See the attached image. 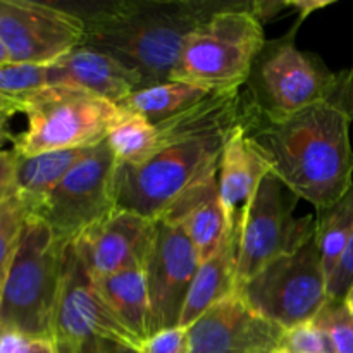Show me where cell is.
Listing matches in <instances>:
<instances>
[{
  "label": "cell",
  "mask_w": 353,
  "mask_h": 353,
  "mask_svg": "<svg viewBox=\"0 0 353 353\" xmlns=\"http://www.w3.org/2000/svg\"><path fill=\"white\" fill-rule=\"evenodd\" d=\"M352 121L347 110L330 102L265 117L243 99L241 123L248 138L285 188L317 212L333 207L353 185Z\"/></svg>",
  "instance_id": "6da1fadb"
},
{
  "label": "cell",
  "mask_w": 353,
  "mask_h": 353,
  "mask_svg": "<svg viewBox=\"0 0 353 353\" xmlns=\"http://www.w3.org/2000/svg\"><path fill=\"white\" fill-rule=\"evenodd\" d=\"M223 2L123 0L83 16L81 45L99 48L141 79V88L171 81L183 45Z\"/></svg>",
  "instance_id": "7a4b0ae2"
},
{
  "label": "cell",
  "mask_w": 353,
  "mask_h": 353,
  "mask_svg": "<svg viewBox=\"0 0 353 353\" xmlns=\"http://www.w3.org/2000/svg\"><path fill=\"white\" fill-rule=\"evenodd\" d=\"M264 24L247 2H223L183 45L171 81L233 92L247 85L265 47Z\"/></svg>",
  "instance_id": "3957f363"
},
{
  "label": "cell",
  "mask_w": 353,
  "mask_h": 353,
  "mask_svg": "<svg viewBox=\"0 0 353 353\" xmlns=\"http://www.w3.org/2000/svg\"><path fill=\"white\" fill-rule=\"evenodd\" d=\"M295 31L265 43L245 85V103L261 116L283 117L330 102L353 117V68L330 71L317 55L296 48Z\"/></svg>",
  "instance_id": "277c9868"
},
{
  "label": "cell",
  "mask_w": 353,
  "mask_h": 353,
  "mask_svg": "<svg viewBox=\"0 0 353 353\" xmlns=\"http://www.w3.org/2000/svg\"><path fill=\"white\" fill-rule=\"evenodd\" d=\"M65 245L40 216L26 217L0 296V330L52 338Z\"/></svg>",
  "instance_id": "5b68a950"
},
{
  "label": "cell",
  "mask_w": 353,
  "mask_h": 353,
  "mask_svg": "<svg viewBox=\"0 0 353 353\" xmlns=\"http://www.w3.org/2000/svg\"><path fill=\"white\" fill-rule=\"evenodd\" d=\"M17 103L28 119L26 131L14 138L19 155L99 145L121 116L116 103L64 85H47Z\"/></svg>",
  "instance_id": "8992f818"
},
{
  "label": "cell",
  "mask_w": 353,
  "mask_h": 353,
  "mask_svg": "<svg viewBox=\"0 0 353 353\" xmlns=\"http://www.w3.org/2000/svg\"><path fill=\"white\" fill-rule=\"evenodd\" d=\"M226 133L172 143L138 165L117 164L114 205L157 221L190 185L219 168Z\"/></svg>",
  "instance_id": "52a82bcc"
},
{
  "label": "cell",
  "mask_w": 353,
  "mask_h": 353,
  "mask_svg": "<svg viewBox=\"0 0 353 353\" xmlns=\"http://www.w3.org/2000/svg\"><path fill=\"white\" fill-rule=\"evenodd\" d=\"M236 293L255 312L285 331L316 319L330 302L317 230L305 243L236 288Z\"/></svg>",
  "instance_id": "ba28073f"
},
{
  "label": "cell",
  "mask_w": 353,
  "mask_h": 353,
  "mask_svg": "<svg viewBox=\"0 0 353 353\" xmlns=\"http://www.w3.org/2000/svg\"><path fill=\"white\" fill-rule=\"evenodd\" d=\"M52 338L59 353H99L103 341L143 348L112 312L72 243L64 247Z\"/></svg>",
  "instance_id": "9c48e42d"
},
{
  "label": "cell",
  "mask_w": 353,
  "mask_h": 353,
  "mask_svg": "<svg viewBox=\"0 0 353 353\" xmlns=\"http://www.w3.org/2000/svg\"><path fill=\"white\" fill-rule=\"evenodd\" d=\"M272 172L265 174L240 216L236 288L265 265L305 243L317 230L312 216L293 217L292 193Z\"/></svg>",
  "instance_id": "30bf717a"
},
{
  "label": "cell",
  "mask_w": 353,
  "mask_h": 353,
  "mask_svg": "<svg viewBox=\"0 0 353 353\" xmlns=\"http://www.w3.org/2000/svg\"><path fill=\"white\" fill-rule=\"evenodd\" d=\"M116 157L103 140L72 165L34 214L52 228L59 240L71 243L83 231L116 209Z\"/></svg>",
  "instance_id": "8fae6325"
},
{
  "label": "cell",
  "mask_w": 353,
  "mask_h": 353,
  "mask_svg": "<svg viewBox=\"0 0 353 353\" xmlns=\"http://www.w3.org/2000/svg\"><path fill=\"white\" fill-rule=\"evenodd\" d=\"M85 21L54 3L0 0V41L12 62L48 65L79 47Z\"/></svg>",
  "instance_id": "7c38bea8"
},
{
  "label": "cell",
  "mask_w": 353,
  "mask_h": 353,
  "mask_svg": "<svg viewBox=\"0 0 353 353\" xmlns=\"http://www.w3.org/2000/svg\"><path fill=\"white\" fill-rule=\"evenodd\" d=\"M199 265V252L185 231L162 219L155 221L154 247L145 265L155 333L179 326Z\"/></svg>",
  "instance_id": "4fadbf2b"
},
{
  "label": "cell",
  "mask_w": 353,
  "mask_h": 353,
  "mask_svg": "<svg viewBox=\"0 0 353 353\" xmlns=\"http://www.w3.org/2000/svg\"><path fill=\"white\" fill-rule=\"evenodd\" d=\"M155 240V221L114 209L72 240L76 254L93 279L143 269Z\"/></svg>",
  "instance_id": "5bb4252c"
},
{
  "label": "cell",
  "mask_w": 353,
  "mask_h": 353,
  "mask_svg": "<svg viewBox=\"0 0 353 353\" xmlns=\"http://www.w3.org/2000/svg\"><path fill=\"white\" fill-rule=\"evenodd\" d=\"M188 333L190 353H278L285 330L234 292L203 312Z\"/></svg>",
  "instance_id": "9a60e30c"
},
{
  "label": "cell",
  "mask_w": 353,
  "mask_h": 353,
  "mask_svg": "<svg viewBox=\"0 0 353 353\" xmlns=\"http://www.w3.org/2000/svg\"><path fill=\"white\" fill-rule=\"evenodd\" d=\"M47 85L85 90L119 107L141 88V79L112 55L79 45L47 65Z\"/></svg>",
  "instance_id": "2e32d148"
},
{
  "label": "cell",
  "mask_w": 353,
  "mask_h": 353,
  "mask_svg": "<svg viewBox=\"0 0 353 353\" xmlns=\"http://www.w3.org/2000/svg\"><path fill=\"white\" fill-rule=\"evenodd\" d=\"M217 174L219 168L205 172L159 217L185 231L199 252L200 262H205L219 250L230 228L221 203Z\"/></svg>",
  "instance_id": "e0dca14e"
},
{
  "label": "cell",
  "mask_w": 353,
  "mask_h": 353,
  "mask_svg": "<svg viewBox=\"0 0 353 353\" xmlns=\"http://www.w3.org/2000/svg\"><path fill=\"white\" fill-rule=\"evenodd\" d=\"M269 172L271 169L268 162L248 138L243 123L231 128L224 141L217 174L221 203L228 223L241 216V210L254 195L257 185Z\"/></svg>",
  "instance_id": "ac0fdd59"
},
{
  "label": "cell",
  "mask_w": 353,
  "mask_h": 353,
  "mask_svg": "<svg viewBox=\"0 0 353 353\" xmlns=\"http://www.w3.org/2000/svg\"><path fill=\"white\" fill-rule=\"evenodd\" d=\"M238 245H240V217L230 223L219 250L205 262H200L186 296L179 326L190 327L210 307L236 292Z\"/></svg>",
  "instance_id": "d6986e66"
},
{
  "label": "cell",
  "mask_w": 353,
  "mask_h": 353,
  "mask_svg": "<svg viewBox=\"0 0 353 353\" xmlns=\"http://www.w3.org/2000/svg\"><path fill=\"white\" fill-rule=\"evenodd\" d=\"M93 281L117 319L141 345L155 334L143 269H131Z\"/></svg>",
  "instance_id": "ffe728a7"
},
{
  "label": "cell",
  "mask_w": 353,
  "mask_h": 353,
  "mask_svg": "<svg viewBox=\"0 0 353 353\" xmlns=\"http://www.w3.org/2000/svg\"><path fill=\"white\" fill-rule=\"evenodd\" d=\"M90 148L92 147L43 152L34 155L16 154V195L26 203L31 214L38 212L61 179L71 171L79 159L88 154Z\"/></svg>",
  "instance_id": "44dd1931"
},
{
  "label": "cell",
  "mask_w": 353,
  "mask_h": 353,
  "mask_svg": "<svg viewBox=\"0 0 353 353\" xmlns=\"http://www.w3.org/2000/svg\"><path fill=\"white\" fill-rule=\"evenodd\" d=\"M209 93L214 92L183 81H168L137 90L119 107L128 112L147 117L152 124H157L188 109Z\"/></svg>",
  "instance_id": "7402d4cb"
},
{
  "label": "cell",
  "mask_w": 353,
  "mask_h": 353,
  "mask_svg": "<svg viewBox=\"0 0 353 353\" xmlns=\"http://www.w3.org/2000/svg\"><path fill=\"white\" fill-rule=\"evenodd\" d=\"M121 109V107H119ZM119 165H138L161 150L157 130L147 117L121 109L105 138Z\"/></svg>",
  "instance_id": "603a6c76"
},
{
  "label": "cell",
  "mask_w": 353,
  "mask_h": 353,
  "mask_svg": "<svg viewBox=\"0 0 353 353\" xmlns=\"http://www.w3.org/2000/svg\"><path fill=\"white\" fill-rule=\"evenodd\" d=\"M316 223L317 243L323 255L324 271L330 279L353 234V185L333 207L317 212Z\"/></svg>",
  "instance_id": "cb8c5ba5"
},
{
  "label": "cell",
  "mask_w": 353,
  "mask_h": 353,
  "mask_svg": "<svg viewBox=\"0 0 353 353\" xmlns=\"http://www.w3.org/2000/svg\"><path fill=\"white\" fill-rule=\"evenodd\" d=\"M30 214L26 203L17 195L0 203V296L14 254L17 250L24 221Z\"/></svg>",
  "instance_id": "d4e9b609"
},
{
  "label": "cell",
  "mask_w": 353,
  "mask_h": 353,
  "mask_svg": "<svg viewBox=\"0 0 353 353\" xmlns=\"http://www.w3.org/2000/svg\"><path fill=\"white\" fill-rule=\"evenodd\" d=\"M43 86H47V65L0 62V95L6 99L19 102Z\"/></svg>",
  "instance_id": "484cf974"
},
{
  "label": "cell",
  "mask_w": 353,
  "mask_h": 353,
  "mask_svg": "<svg viewBox=\"0 0 353 353\" xmlns=\"http://www.w3.org/2000/svg\"><path fill=\"white\" fill-rule=\"evenodd\" d=\"M278 353H338L333 338L314 321L285 331Z\"/></svg>",
  "instance_id": "4316f807"
},
{
  "label": "cell",
  "mask_w": 353,
  "mask_h": 353,
  "mask_svg": "<svg viewBox=\"0 0 353 353\" xmlns=\"http://www.w3.org/2000/svg\"><path fill=\"white\" fill-rule=\"evenodd\" d=\"M314 323L330 333L338 353H353V310L345 302H327Z\"/></svg>",
  "instance_id": "83f0119b"
},
{
  "label": "cell",
  "mask_w": 353,
  "mask_h": 353,
  "mask_svg": "<svg viewBox=\"0 0 353 353\" xmlns=\"http://www.w3.org/2000/svg\"><path fill=\"white\" fill-rule=\"evenodd\" d=\"M353 286V234L338 261L336 269L327 279V299L330 302H343Z\"/></svg>",
  "instance_id": "f1b7e54d"
},
{
  "label": "cell",
  "mask_w": 353,
  "mask_h": 353,
  "mask_svg": "<svg viewBox=\"0 0 353 353\" xmlns=\"http://www.w3.org/2000/svg\"><path fill=\"white\" fill-rule=\"evenodd\" d=\"M141 353H190L188 327H168L152 334L143 343Z\"/></svg>",
  "instance_id": "f546056e"
},
{
  "label": "cell",
  "mask_w": 353,
  "mask_h": 353,
  "mask_svg": "<svg viewBox=\"0 0 353 353\" xmlns=\"http://www.w3.org/2000/svg\"><path fill=\"white\" fill-rule=\"evenodd\" d=\"M16 161L14 150H0V203L16 196Z\"/></svg>",
  "instance_id": "4dcf8cb0"
},
{
  "label": "cell",
  "mask_w": 353,
  "mask_h": 353,
  "mask_svg": "<svg viewBox=\"0 0 353 353\" xmlns=\"http://www.w3.org/2000/svg\"><path fill=\"white\" fill-rule=\"evenodd\" d=\"M31 338L19 331L0 330V353H30Z\"/></svg>",
  "instance_id": "1f68e13d"
},
{
  "label": "cell",
  "mask_w": 353,
  "mask_h": 353,
  "mask_svg": "<svg viewBox=\"0 0 353 353\" xmlns=\"http://www.w3.org/2000/svg\"><path fill=\"white\" fill-rule=\"evenodd\" d=\"M286 3V9H293L296 10V14H299V23L300 21L305 19L309 14H312L314 10H319V9H324V7H327L330 3H333L330 0H288Z\"/></svg>",
  "instance_id": "d6a6232c"
},
{
  "label": "cell",
  "mask_w": 353,
  "mask_h": 353,
  "mask_svg": "<svg viewBox=\"0 0 353 353\" xmlns=\"http://www.w3.org/2000/svg\"><path fill=\"white\" fill-rule=\"evenodd\" d=\"M30 353H59L54 338H31Z\"/></svg>",
  "instance_id": "836d02e7"
},
{
  "label": "cell",
  "mask_w": 353,
  "mask_h": 353,
  "mask_svg": "<svg viewBox=\"0 0 353 353\" xmlns=\"http://www.w3.org/2000/svg\"><path fill=\"white\" fill-rule=\"evenodd\" d=\"M10 116L12 114H0V150H3L6 143H9V141L14 143V137L7 130V121H9Z\"/></svg>",
  "instance_id": "e575fe53"
},
{
  "label": "cell",
  "mask_w": 353,
  "mask_h": 353,
  "mask_svg": "<svg viewBox=\"0 0 353 353\" xmlns=\"http://www.w3.org/2000/svg\"><path fill=\"white\" fill-rule=\"evenodd\" d=\"M99 353H141V352L137 350V348H130L119 343H112V341H103Z\"/></svg>",
  "instance_id": "d590c367"
},
{
  "label": "cell",
  "mask_w": 353,
  "mask_h": 353,
  "mask_svg": "<svg viewBox=\"0 0 353 353\" xmlns=\"http://www.w3.org/2000/svg\"><path fill=\"white\" fill-rule=\"evenodd\" d=\"M16 112H19V103L0 95V114H12L14 116Z\"/></svg>",
  "instance_id": "8d00e7d4"
},
{
  "label": "cell",
  "mask_w": 353,
  "mask_h": 353,
  "mask_svg": "<svg viewBox=\"0 0 353 353\" xmlns=\"http://www.w3.org/2000/svg\"><path fill=\"white\" fill-rule=\"evenodd\" d=\"M345 303H347L348 305V309H352L353 310V286L350 288V292L347 293V296H345V300H343Z\"/></svg>",
  "instance_id": "74e56055"
},
{
  "label": "cell",
  "mask_w": 353,
  "mask_h": 353,
  "mask_svg": "<svg viewBox=\"0 0 353 353\" xmlns=\"http://www.w3.org/2000/svg\"><path fill=\"white\" fill-rule=\"evenodd\" d=\"M7 61H10L9 54H7L6 47H3L2 41H0V62H7Z\"/></svg>",
  "instance_id": "f35d334b"
}]
</instances>
